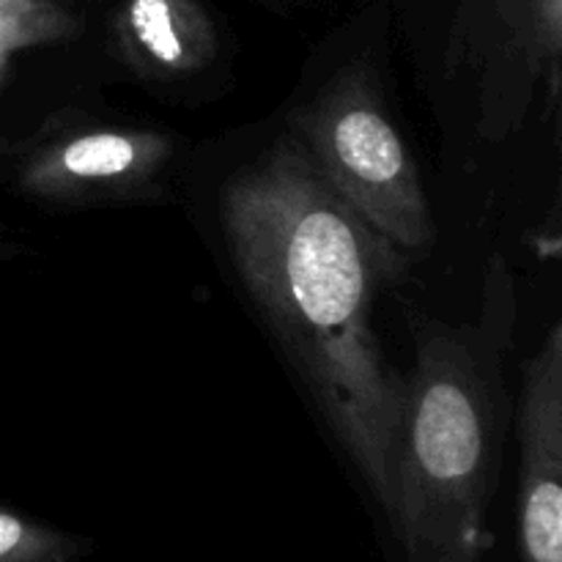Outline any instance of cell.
I'll return each instance as SVG.
<instances>
[{
	"label": "cell",
	"instance_id": "cell-1",
	"mask_svg": "<svg viewBox=\"0 0 562 562\" xmlns=\"http://www.w3.org/2000/svg\"><path fill=\"white\" fill-rule=\"evenodd\" d=\"M223 228L241 283L390 516L404 376L373 311L406 252L329 190L291 132L228 181Z\"/></svg>",
	"mask_w": 562,
	"mask_h": 562
},
{
	"label": "cell",
	"instance_id": "cell-2",
	"mask_svg": "<svg viewBox=\"0 0 562 562\" xmlns=\"http://www.w3.org/2000/svg\"><path fill=\"white\" fill-rule=\"evenodd\" d=\"M519 322L508 261L492 256L467 322L417 329L393 456V508L406 562H481L505 445V366Z\"/></svg>",
	"mask_w": 562,
	"mask_h": 562
},
{
	"label": "cell",
	"instance_id": "cell-3",
	"mask_svg": "<svg viewBox=\"0 0 562 562\" xmlns=\"http://www.w3.org/2000/svg\"><path fill=\"white\" fill-rule=\"evenodd\" d=\"M316 173L401 252L434 245L431 206L409 146L395 130L368 64L344 66L291 130Z\"/></svg>",
	"mask_w": 562,
	"mask_h": 562
},
{
	"label": "cell",
	"instance_id": "cell-4",
	"mask_svg": "<svg viewBox=\"0 0 562 562\" xmlns=\"http://www.w3.org/2000/svg\"><path fill=\"white\" fill-rule=\"evenodd\" d=\"M445 69L467 82L475 132L505 143L552 119L562 88V0H456Z\"/></svg>",
	"mask_w": 562,
	"mask_h": 562
},
{
	"label": "cell",
	"instance_id": "cell-5",
	"mask_svg": "<svg viewBox=\"0 0 562 562\" xmlns=\"http://www.w3.org/2000/svg\"><path fill=\"white\" fill-rule=\"evenodd\" d=\"M516 437L521 562H562V322L525 362Z\"/></svg>",
	"mask_w": 562,
	"mask_h": 562
},
{
	"label": "cell",
	"instance_id": "cell-6",
	"mask_svg": "<svg viewBox=\"0 0 562 562\" xmlns=\"http://www.w3.org/2000/svg\"><path fill=\"white\" fill-rule=\"evenodd\" d=\"M170 151L168 137L154 130L97 126L66 132L25 159L20 184L27 195L49 201L119 195L151 181Z\"/></svg>",
	"mask_w": 562,
	"mask_h": 562
},
{
	"label": "cell",
	"instance_id": "cell-7",
	"mask_svg": "<svg viewBox=\"0 0 562 562\" xmlns=\"http://www.w3.org/2000/svg\"><path fill=\"white\" fill-rule=\"evenodd\" d=\"M115 38L143 75L187 77L217 49L212 16L198 0H121Z\"/></svg>",
	"mask_w": 562,
	"mask_h": 562
},
{
	"label": "cell",
	"instance_id": "cell-8",
	"mask_svg": "<svg viewBox=\"0 0 562 562\" xmlns=\"http://www.w3.org/2000/svg\"><path fill=\"white\" fill-rule=\"evenodd\" d=\"M80 31L82 22L58 0H0V82L16 53L69 42Z\"/></svg>",
	"mask_w": 562,
	"mask_h": 562
},
{
	"label": "cell",
	"instance_id": "cell-9",
	"mask_svg": "<svg viewBox=\"0 0 562 562\" xmlns=\"http://www.w3.org/2000/svg\"><path fill=\"white\" fill-rule=\"evenodd\" d=\"M88 543L0 505V562H71Z\"/></svg>",
	"mask_w": 562,
	"mask_h": 562
}]
</instances>
